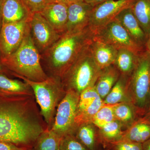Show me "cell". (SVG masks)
I'll return each instance as SVG.
<instances>
[{"instance_id":"obj_24","label":"cell","mask_w":150,"mask_h":150,"mask_svg":"<svg viewBox=\"0 0 150 150\" xmlns=\"http://www.w3.org/2000/svg\"><path fill=\"white\" fill-rule=\"evenodd\" d=\"M31 88L25 82L8 77L0 73V92L10 95L33 94Z\"/></svg>"},{"instance_id":"obj_32","label":"cell","mask_w":150,"mask_h":150,"mask_svg":"<svg viewBox=\"0 0 150 150\" xmlns=\"http://www.w3.org/2000/svg\"><path fill=\"white\" fill-rule=\"evenodd\" d=\"M32 13H40L49 3V0H22Z\"/></svg>"},{"instance_id":"obj_17","label":"cell","mask_w":150,"mask_h":150,"mask_svg":"<svg viewBox=\"0 0 150 150\" xmlns=\"http://www.w3.org/2000/svg\"><path fill=\"white\" fill-rule=\"evenodd\" d=\"M113 111L115 120L121 124L124 131L144 116L131 102H122L115 105Z\"/></svg>"},{"instance_id":"obj_12","label":"cell","mask_w":150,"mask_h":150,"mask_svg":"<svg viewBox=\"0 0 150 150\" xmlns=\"http://www.w3.org/2000/svg\"><path fill=\"white\" fill-rule=\"evenodd\" d=\"M93 7L84 1L69 5L65 33L78 32L88 27Z\"/></svg>"},{"instance_id":"obj_1","label":"cell","mask_w":150,"mask_h":150,"mask_svg":"<svg viewBox=\"0 0 150 150\" xmlns=\"http://www.w3.org/2000/svg\"><path fill=\"white\" fill-rule=\"evenodd\" d=\"M32 97L0 92V141L25 148L46 131Z\"/></svg>"},{"instance_id":"obj_40","label":"cell","mask_w":150,"mask_h":150,"mask_svg":"<svg viewBox=\"0 0 150 150\" xmlns=\"http://www.w3.org/2000/svg\"><path fill=\"white\" fill-rule=\"evenodd\" d=\"M1 0H0V29H1Z\"/></svg>"},{"instance_id":"obj_21","label":"cell","mask_w":150,"mask_h":150,"mask_svg":"<svg viewBox=\"0 0 150 150\" xmlns=\"http://www.w3.org/2000/svg\"><path fill=\"white\" fill-rule=\"evenodd\" d=\"M150 138V123L142 117L124 131L122 140L143 144Z\"/></svg>"},{"instance_id":"obj_18","label":"cell","mask_w":150,"mask_h":150,"mask_svg":"<svg viewBox=\"0 0 150 150\" xmlns=\"http://www.w3.org/2000/svg\"><path fill=\"white\" fill-rule=\"evenodd\" d=\"M120 76V72L113 64L101 69L94 86L103 100L109 93Z\"/></svg>"},{"instance_id":"obj_33","label":"cell","mask_w":150,"mask_h":150,"mask_svg":"<svg viewBox=\"0 0 150 150\" xmlns=\"http://www.w3.org/2000/svg\"><path fill=\"white\" fill-rule=\"evenodd\" d=\"M0 150H26V149L9 142L0 141Z\"/></svg>"},{"instance_id":"obj_7","label":"cell","mask_w":150,"mask_h":150,"mask_svg":"<svg viewBox=\"0 0 150 150\" xmlns=\"http://www.w3.org/2000/svg\"><path fill=\"white\" fill-rule=\"evenodd\" d=\"M79 96L73 91H67L58 106L55 122L51 130L61 138L74 134Z\"/></svg>"},{"instance_id":"obj_35","label":"cell","mask_w":150,"mask_h":150,"mask_svg":"<svg viewBox=\"0 0 150 150\" xmlns=\"http://www.w3.org/2000/svg\"><path fill=\"white\" fill-rule=\"evenodd\" d=\"M83 1L86 2L88 3L93 6H94L100 3L103 2L108 1V0H83Z\"/></svg>"},{"instance_id":"obj_23","label":"cell","mask_w":150,"mask_h":150,"mask_svg":"<svg viewBox=\"0 0 150 150\" xmlns=\"http://www.w3.org/2000/svg\"><path fill=\"white\" fill-rule=\"evenodd\" d=\"M123 132L122 126L116 120L98 129V136L103 149L108 145L122 140Z\"/></svg>"},{"instance_id":"obj_27","label":"cell","mask_w":150,"mask_h":150,"mask_svg":"<svg viewBox=\"0 0 150 150\" xmlns=\"http://www.w3.org/2000/svg\"><path fill=\"white\" fill-rule=\"evenodd\" d=\"M62 139L52 130H46L37 140V150H60Z\"/></svg>"},{"instance_id":"obj_14","label":"cell","mask_w":150,"mask_h":150,"mask_svg":"<svg viewBox=\"0 0 150 150\" xmlns=\"http://www.w3.org/2000/svg\"><path fill=\"white\" fill-rule=\"evenodd\" d=\"M115 18L121 23L134 42L145 50L147 37L135 17L131 7L123 10Z\"/></svg>"},{"instance_id":"obj_16","label":"cell","mask_w":150,"mask_h":150,"mask_svg":"<svg viewBox=\"0 0 150 150\" xmlns=\"http://www.w3.org/2000/svg\"><path fill=\"white\" fill-rule=\"evenodd\" d=\"M89 48L95 62L101 69L114 64L118 50L113 46L93 36Z\"/></svg>"},{"instance_id":"obj_5","label":"cell","mask_w":150,"mask_h":150,"mask_svg":"<svg viewBox=\"0 0 150 150\" xmlns=\"http://www.w3.org/2000/svg\"><path fill=\"white\" fill-rule=\"evenodd\" d=\"M128 90L131 102L144 115L150 107V55L146 50L138 55L129 78Z\"/></svg>"},{"instance_id":"obj_19","label":"cell","mask_w":150,"mask_h":150,"mask_svg":"<svg viewBox=\"0 0 150 150\" xmlns=\"http://www.w3.org/2000/svg\"><path fill=\"white\" fill-rule=\"evenodd\" d=\"M74 134L88 150L103 149L98 136V129L93 123H85L79 126Z\"/></svg>"},{"instance_id":"obj_4","label":"cell","mask_w":150,"mask_h":150,"mask_svg":"<svg viewBox=\"0 0 150 150\" xmlns=\"http://www.w3.org/2000/svg\"><path fill=\"white\" fill-rule=\"evenodd\" d=\"M101 70L94 60L89 45L61 79L63 87L66 91L72 90L80 95L95 86Z\"/></svg>"},{"instance_id":"obj_36","label":"cell","mask_w":150,"mask_h":150,"mask_svg":"<svg viewBox=\"0 0 150 150\" xmlns=\"http://www.w3.org/2000/svg\"><path fill=\"white\" fill-rule=\"evenodd\" d=\"M0 73H4L6 75L10 74V72L7 69L4 65L3 64L1 61V56L0 55Z\"/></svg>"},{"instance_id":"obj_39","label":"cell","mask_w":150,"mask_h":150,"mask_svg":"<svg viewBox=\"0 0 150 150\" xmlns=\"http://www.w3.org/2000/svg\"><path fill=\"white\" fill-rule=\"evenodd\" d=\"M142 118L145 120V121H148V122L150 123V111H149L146 113L144 115Z\"/></svg>"},{"instance_id":"obj_10","label":"cell","mask_w":150,"mask_h":150,"mask_svg":"<svg viewBox=\"0 0 150 150\" xmlns=\"http://www.w3.org/2000/svg\"><path fill=\"white\" fill-rule=\"evenodd\" d=\"M135 0H108L94 6L89 27L93 31L111 21L125 9L131 7Z\"/></svg>"},{"instance_id":"obj_31","label":"cell","mask_w":150,"mask_h":150,"mask_svg":"<svg viewBox=\"0 0 150 150\" xmlns=\"http://www.w3.org/2000/svg\"><path fill=\"white\" fill-rule=\"evenodd\" d=\"M104 149L109 150H143L142 144L121 140L108 145Z\"/></svg>"},{"instance_id":"obj_30","label":"cell","mask_w":150,"mask_h":150,"mask_svg":"<svg viewBox=\"0 0 150 150\" xmlns=\"http://www.w3.org/2000/svg\"><path fill=\"white\" fill-rule=\"evenodd\" d=\"M60 150H88L74 134L67 135L62 138Z\"/></svg>"},{"instance_id":"obj_41","label":"cell","mask_w":150,"mask_h":150,"mask_svg":"<svg viewBox=\"0 0 150 150\" xmlns=\"http://www.w3.org/2000/svg\"><path fill=\"white\" fill-rule=\"evenodd\" d=\"M103 150H109L107 149H103Z\"/></svg>"},{"instance_id":"obj_2","label":"cell","mask_w":150,"mask_h":150,"mask_svg":"<svg viewBox=\"0 0 150 150\" xmlns=\"http://www.w3.org/2000/svg\"><path fill=\"white\" fill-rule=\"evenodd\" d=\"M93 32L89 27L73 33H65L43 54V60L54 77L61 79L80 54L91 43Z\"/></svg>"},{"instance_id":"obj_20","label":"cell","mask_w":150,"mask_h":150,"mask_svg":"<svg viewBox=\"0 0 150 150\" xmlns=\"http://www.w3.org/2000/svg\"><path fill=\"white\" fill-rule=\"evenodd\" d=\"M129 78L121 75L109 93L103 100L104 104L115 105L122 102H131L128 90Z\"/></svg>"},{"instance_id":"obj_42","label":"cell","mask_w":150,"mask_h":150,"mask_svg":"<svg viewBox=\"0 0 150 150\" xmlns=\"http://www.w3.org/2000/svg\"><path fill=\"white\" fill-rule=\"evenodd\" d=\"M149 111H150V107L149 109V110H148V112H149ZM147 112H146V113H147Z\"/></svg>"},{"instance_id":"obj_25","label":"cell","mask_w":150,"mask_h":150,"mask_svg":"<svg viewBox=\"0 0 150 150\" xmlns=\"http://www.w3.org/2000/svg\"><path fill=\"white\" fill-rule=\"evenodd\" d=\"M131 8L148 38L150 35V0H135Z\"/></svg>"},{"instance_id":"obj_29","label":"cell","mask_w":150,"mask_h":150,"mask_svg":"<svg viewBox=\"0 0 150 150\" xmlns=\"http://www.w3.org/2000/svg\"><path fill=\"white\" fill-rule=\"evenodd\" d=\"M99 96L94 86L84 91L80 94L77 112L85 109Z\"/></svg>"},{"instance_id":"obj_11","label":"cell","mask_w":150,"mask_h":150,"mask_svg":"<svg viewBox=\"0 0 150 150\" xmlns=\"http://www.w3.org/2000/svg\"><path fill=\"white\" fill-rule=\"evenodd\" d=\"M29 28V22L2 25L0 29V55L6 57L20 46Z\"/></svg>"},{"instance_id":"obj_15","label":"cell","mask_w":150,"mask_h":150,"mask_svg":"<svg viewBox=\"0 0 150 150\" xmlns=\"http://www.w3.org/2000/svg\"><path fill=\"white\" fill-rule=\"evenodd\" d=\"M40 13L57 32L64 33L68 21V6L50 2Z\"/></svg>"},{"instance_id":"obj_13","label":"cell","mask_w":150,"mask_h":150,"mask_svg":"<svg viewBox=\"0 0 150 150\" xmlns=\"http://www.w3.org/2000/svg\"><path fill=\"white\" fill-rule=\"evenodd\" d=\"M33 14L22 0H1V17L2 25L14 23L29 22Z\"/></svg>"},{"instance_id":"obj_3","label":"cell","mask_w":150,"mask_h":150,"mask_svg":"<svg viewBox=\"0 0 150 150\" xmlns=\"http://www.w3.org/2000/svg\"><path fill=\"white\" fill-rule=\"evenodd\" d=\"M1 61L12 76L35 82L43 81L49 77L41 66V54L33 41L30 26L17 50L9 56L1 57Z\"/></svg>"},{"instance_id":"obj_8","label":"cell","mask_w":150,"mask_h":150,"mask_svg":"<svg viewBox=\"0 0 150 150\" xmlns=\"http://www.w3.org/2000/svg\"><path fill=\"white\" fill-rule=\"evenodd\" d=\"M93 32L94 37L111 45L117 50L128 49L137 54L145 50L134 42L126 29L115 18Z\"/></svg>"},{"instance_id":"obj_38","label":"cell","mask_w":150,"mask_h":150,"mask_svg":"<svg viewBox=\"0 0 150 150\" xmlns=\"http://www.w3.org/2000/svg\"><path fill=\"white\" fill-rule=\"evenodd\" d=\"M145 50L147 51L150 55V35L148 38L146 46H145Z\"/></svg>"},{"instance_id":"obj_28","label":"cell","mask_w":150,"mask_h":150,"mask_svg":"<svg viewBox=\"0 0 150 150\" xmlns=\"http://www.w3.org/2000/svg\"><path fill=\"white\" fill-rule=\"evenodd\" d=\"M114 105L104 104L100 108L93 119L92 123L98 129L115 120Z\"/></svg>"},{"instance_id":"obj_34","label":"cell","mask_w":150,"mask_h":150,"mask_svg":"<svg viewBox=\"0 0 150 150\" xmlns=\"http://www.w3.org/2000/svg\"><path fill=\"white\" fill-rule=\"evenodd\" d=\"M84 1L83 0H49V3L54 2L64 4L68 6L69 5L76 2Z\"/></svg>"},{"instance_id":"obj_37","label":"cell","mask_w":150,"mask_h":150,"mask_svg":"<svg viewBox=\"0 0 150 150\" xmlns=\"http://www.w3.org/2000/svg\"><path fill=\"white\" fill-rule=\"evenodd\" d=\"M143 150H150V138L142 144Z\"/></svg>"},{"instance_id":"obj_26","label":"cell","mask_w":150,"mask_h":150,"mask_svg":"<svg viewBox=\"0 0 150 150\" xmlns=\"http://www.w3.org/2000/svg\"><path fill=\"white\" fill-rule=\"evenodd\" d=\"M104 104L103 100L99 96L85 109L77 112L75 118L76 129L82 124L92 123L95 115Z\"/></svg>"},{"instance_id":"obj_6","label":"cell","mask_w":150,"mask_h":150,"mask_svg":"<svg viewBox=\"0 0 150 150\" xmlns=\"http://www.w3.org/2000/svg\"><path fill=\"white\" fill-rule=\"evenodd\" d=\"M14 76L23 80L25 82L29 85L40 106L41 114L45 122L50 124L61 93L66 92L63 87L61 79L50 77L43 81L35 82L21 76L16 75Z\"/></svg>"},{"instance_id":"obj_22","label":"cell","mask_w":150,"mask_h":150,"mask_svg":"<svg viewBox=\"0 0 150 150\" xmlns=\"http://www.w3.org/2000/svg\"><path fill=\"white\" fill-rule=\"evenodd\" d=\"M139 54L128 49H118L113 65L121 75L129 77L137 65Z\"/></svg>"},{"instance_id":"obj_9","label":"cell","mask_w":150,"mask_h":150,"mask_svg":"<svg viewBox=\"0 0 150 150\" xmlns=\"http://www.w3.org/2000/svg\"><path fill=\"white\" fill-rule=\"evenodd\" d=\"M30 35L35 47L42 54L61 37L40 13H33L29 22Z\"/></svg>"}]
</instances>
